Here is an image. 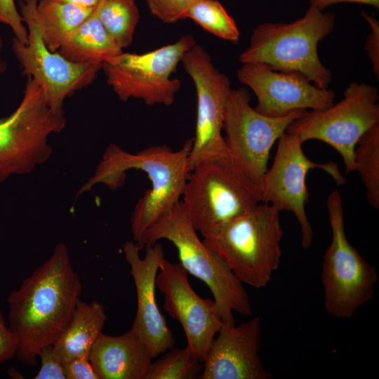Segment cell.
I'll use <instances>...</instances> for the list:
<instances>
[{
    "mask_svg": "<svg viewBox=\"0 0 379 379\" xmlns=\"http://www.w3.org/2000/svg\"><path fill=\"white\" fill-rule=\"evenodd\" d=\"M81 292V279L67 246L58 244L7 298L8 328L17 343L18 360L36 364L40 349L53 345L66 328Z\"/></svg>",
    "mask_w": 379,
    "mask_h": 379,
    "instance_id": "cell-1",
    "label": "cell"
},
{
    "mask_svg": "<svg viewBox=\"0 0 379 379\" xmlns=\"http://www.w3.org/2000/svg\"><path fill=\"white\" fill-rule=\"evenodd\" d=\"M193 138L187 139L178 150L166 145L149 146L131 154L110 143L105 149L94 174L78 190L77 198L95 185L109 190L121 187L131 169L145 172L150 182L148 189L137 201L131 217L133 241L140 248L146 231L171 210L182 197L188 178V157Z\"/></svg>",
    "mask_w": 379,
    "mask_h": 379,
    "instance_id": "cell-2",
    "label": "cell"
},
{
    "mask_svg": "<svg viewBox=\"0 0 379 379\" xmlns=\"http://www.w3.org/2000/svg\"><path fill=\"white\" fill-rule=\"evenodd\" d=\"M335 15L312 6L290 23H262L253 30L248 46L239 55L244 63H259L272 69L294 72L321 88L331 82V72L321 62L318 44L334 27Z\"/></svg>",
    "mask_w": 379,
    "mask_h": 379,
    "instance_id": "cell-3",
    "label": "cell"
},
{
    "mask_svg": "<svg viewBox=\"0 0 379 379\" xmlns=\"http://www.w3.org/2000/svg\"><path fill=\"white\" fill-rule=\"evenodd\" d=\"M161 239L171 241L178 251L182 266L209 288L224 324H235L233 312L251 315L250 297L244 284L220 255L199 239L182 201L146 231L140 250Z\"/></svg>",
    "mask_w": 379,
    "mask_h": 379,
    "instance_id": "cell-4",
    "label": "cell"
},
{
    "mask_svg": "<svg viewBox=\"0 0 379 379\" xmlns=\"http://www.w3.org/2000/svg\"><path fill=\"white\" fill-rule=\"evenodd\" d=\"M279 213L260 203L250 213L203 236L202 241L243 284L264 288L281 263L284 231Z\"/></svg>",
    "mask_w": 379,
    "mask_h": 379,
    "instance_id": "cell-5",
    "label": "cell"
},
{
    "mask_svg": "<svg viewBox=\"0 0 379 379\" xmlns=\"http://www.w3.org/2000/svg\"><path fill=\"white\" fill-rule=\"evenodd\" d=\"M182 204L202 237L255 209L258 186L230 155L206 160L189 173Z\"/></svg>",
    "mask_w": 379,
    "mask_h": 379,
    "instance_id": "cell-6",
    "label": "cell"
},
{
    "mask_svg": "<svg viewBox=\"0 0 379 379\" xmlns=\"http://www.w3.org/2000/svg\"><path fill=\"white\" fill-rule=\"evenodd\" d=\"M326 206L332 237L322 263L324 309L335 318L350 319L373 299L378 273L347 238L343 203L338 190L328 195Z\"/></svg>",
    "mask_w": 379,
    "mask_h": 379,
    "instance_id": "cell-7",
    "label": "cell"
},
{
    "mask_svg": "<svg viewBox=\"0 0 379 379\" xmlns=\"http://www.w3.org/2000/svg\"><path fill=\"white\" fill-rule=\"evenodd\" d=\"M65 114L48 107L42 90L27 79L22 98L9 115L0 117V182L29 174L53 153L49 136L66 126Z\"/></svg>",
    "mask_w": 379,
    "mask_h": 379,
    "instance_id": "cell-8",
    "label": "cell"
},
{
    "mask_svg": "<svg viewBox=\"0 0 379 379\" xmlns=\"http://www.w3.org/2000/svg\"><path fill=\"white\" fill-rule=\"evenodd\" d=\"M378 88L361 82L351 83L343 98L323 109L307 110L288 126L286 132L298 135L303 142L322 141L341 156L345 173L355 171L354 150L359 138L379 124Z\"/></svg>",
    "mask_w": 379,
    "mask_h": 379,
    "instance_id": "cell-9",
    "label": "cell"
},
{
    "mask_svg": "<svg viewBox=\"0 0 379 379\" xmlns=\"http://www.w3.org/2000/svg\"><path fill=\"white\" fill-rule=\"evenodd\" d=\"M195 44L194 36L187 34L147 53L123 51L104 62L102 69L107 84L121 101L134 98L149 106H170L181 87L180 80L171 75L185 53Z\"/></svg>",
    "mask_w": 379,
    "mask_h": 379,
    "instance_id": "cell-10",
    "label": "cell"
},
{
    "mask_svg": "<svg viewBox=\"0 0 379 379\" xmlns=\"http://www.w3.org/2000/svg\"><path fill=\"white\" fill-rule=\"evenodd\" d=\"M39 0H19L20 14L26 25L27 42L13 39L12 50L22 74L42 90L48 107L56 114H65V99L92 84L102 65L71 62L45 45L36 16Z\"/></svg>",
    "mask_w": 379,
    "mask_h": 379,
    "instance_id": "cell-11",
    "label": "cell"
},
{
    "mask_svg": "<svg viewBox=\"0 0 379 379\" xmlns=\"http://www.w3.org/2000/svg\"><path fill=\"white\" fill-rule=\"evenodd\" d=\"M303 141L294 133L285 132L278 140L276 154L270 168L258 185L260 202L279 212L293 213L301 231V246L308 249L314 232L306 214L310 194L306 177L310 170L319 168L328 173L338 186L345 183L338 166L333 161L317 163L303 152Z\"/></svg>",
    "mask_w": 379,
    "mask_h": 379,
    "instance_id": "cell-12",
    "label": "cell"
},
{
    "mask_svg": "<svg viewBox=\"0 0 379 379\" xmlns=\"http://www.w3.org/2000/svg\"><path fill=\"white\" fill-rule=\"evenodd\" d=\"M250 102L251 95L246 88L232 89L224 117V138L231 158L258 185L268 168L274 144L305 111L270 117L256 111Z\"/></svg>",
    "mask_w": 379,
    "mask_h": 379,
    "instance_id": "cell-13",
    "label": "cell"
},
{
    "mask_svg": "<svg viewBox=\"0 0 379 379\" xmlns=\"http://www.w3.org/2000/svg\"><path fill=\"white\" fill-rule=\"evenodd\" d=\"M180 63L193 81L197 98L195 135L188 157L190 172L206 160L230 155L222 131L232 88L229 78L215 67L209 54L197 43L185 53Z\"/></svg>",
    "mask_w": 379,
    "mask_h": 379,
    "instance_id": "cell-14",
    "label": "cell"
},
{
    "mask_svg": "<svg viewBox=\"0 0 379 379\" xmlns=\"http://www.w3.org/2000/svg\"><path fill=\"white\" fill-rule=\"evenodd\" d=\"M156 286L164 295L165 311L182 326L187 347L203 362L224 324L214 300L200 297L190 284L188 272L182 265L165 258L159 266Z\"/></svg>",
    "mask_w": 379,
    "mask_h": 379,
    "instance_id": "cell-15",
    "label": "cell"
},
{
    "mask_svg": "<svg viewBox=\"0 0 379 379\" xmlns=\"http://www.w3.org/2000/svg\"><path fill=\"white\" fill-rule=\"evenodd\" d=\"M237 78L255 95V109L267 117L323 109L334 103L333 91L321 88L299 74L277 71L262 64H242Z\"/></svg>",
    "mask_w": 379,
    "mask_h": 379,
    "instance_id": "cell-16",
    "label": "cell"
},
{
    "mask_svg": "<svg viewBox=\"0 0 379 379\" xmlns=\"http://www.w3.org/2000/svg\"><path fill=\"white\" fill-rule=\"evenodd\" d=\"M145 248V256L141 258L135 241H127L123 253L130 266L137 295V310L131 328L154 359L173 347L175 340L156 301V278L164 252L158 242Z\"/></svg>",
    "mask_w": 379,
    "mask_h": 379,
    "instance_id": "cell-17",
    "label": "cell"
},
{
    "mask_svg": "<svg viewBox=\"0 0 379 379\" xmlns=\"http://www.w3.org/2000/svg\"><path fill=\"white\" fill-rule=\"evenodd\" d=\"M261 333L258 317L239 326L223 324L203 361L200 378H272L260 357Z\"/></svg>",
    "mask_w": 379,
    "mask_h": 379,
    "instance_id": "cell-18",
    "label": "cell"
},
{
    "mask_svg": "<svg viewBox=\"0 0 379 379\" xmlns=\"http://www.w3.org/2000/svg\"><path fill=\"white\" fill-rule=\"evenodd\" d=\"M89 359L100 379H146L154 358L131 328L119 336L102 333L92 347Z\"/></svg>",
    "mask_w": 379,
    "mask_h": 379,
    "instance_id": "cell-19",
    "label": "cell"
},
{
    "mask_svg": "<svg viewBox=\"0 0 379 379\" xmlns=\"http://www.w3.org/2000/svg\"><path fill=\"white\" fill-rule=\"evenodd\" d=\"M106 320L102 303L95 300L88 303L79 299L68 325L53 345L57 359L64 363L78 357H89Z\"/></svg>",
    "mask_w": 379,
    "mask_h": 379,
    "instance_id": "cell-20",
    "label": "cell"
},
{
    "mask_svg": "<svg viewBox=\"0 0 379 379\" xmlns=\"http://www.w3.org/2000/svg\"><path fill=\"white\" fill-rule=\"evenodd\" d=\"M58 52L68 60L84 65H103L123 52L94 10L66 39Z\"/></svg>",
    "mask_w": 379,
    "mask_h": 379,
    "instance_id": "cell-21",
    "label": "cell"
},
{
    "mask_svg": "<svg viewBox=\"0 0 379 379\" xmlns=\"http://www.w3.org/2000/svg\"><path fill=\"white\" fill-rule=\"evenodd\" d=\"M94 8L54 0H39L36 16L46 47L56 52L68 36L93 13Z\"/></svg>",
    "mask_w": 379,
    "mask_h": 379,
    "instance_id": "cell-22",
    "label": "cell"
},
{
    "mask_svg": "<svg viewBox=\"0 0 379 379\" xmlns=\"http://www.w3.org/2000/svg\"><path fill=\"white\" fill-rule=\"evenodd\" d=\"M94 12L121 49L131 44L140 20L135 0H99Z\"/></svg>",
    "mask_w": 379,
    "mask_h": 379,
    "instance_id": "cell-23",
    "label": "cell"
},
{
    "mask_svg": "<svg viewBox=\"0 0 379 379\" xmlns=\"http://www.w3.org/2000/svg\"><path fill=\"white\" fill-rule=\"evenodd\" d=\"M355 171L366 187L368 204L379 208V124L359 138L354 150Z\"/></svg>",
    "mask_w": 379,
    "mask_h": 379,
    "instance_id": "cell-24",
    "label": "cell"
},
{
    "mask_svg": "<svg viewBox=\"0 0 379 379\" xmlns=\"http://www.w3.org/2000/svg\"><path fill=\"white\" fill-rule=\"evenodd\" d=\"M211 34L232 43H238L240 32L234 18L218 0H199L185 13Z\"/></svg>",
    "mask_w": 379,
    "mask_h": 379,
    "instance_id": "cell-25",
    "label": "cell"
},
{
    "mask_svg": "<svg viewBox=\"0 0 379 379\" xmlns=\"http://www.w3.org/2000/svg\"><path fill=\"white\" fill-rule=\"evenodd\" d=\"M187 347H172L162 357L152 361L146 379L200 378L203 365Z\"/></svg>",
    "mask_w": 379,
    "mask_h": 379,
    "instance_id": "cell-26",
    "label": "cell"
},
{
    "mask_svg": "<svg viewBox=\"0 0 379 379\" xmlns=\"http://www.w3.org/2000/svg\"><path fill=\"white\" fill-rule=\"evenodd\" d=\"M150 13L164 23L184 19L186 11L199 0H145Z\"/></svg>",
    "mask_w": 379,
    "mask_h": 379,
    "instance_id": "cell-27",
    "label": "cell"
},
{
    "mask_svg": "<svg viewBox=\"0 0 379 379\" xmlns=\"http://www.w3.org/2000/svg\"><path fill=\"white\" fill-rule=\"evenodd\" d=\"M0 23L8 25L15 39L23 43L27 42V29L14 0H0Z\"/></svg>",
    "mask_w": 379,
    "mask_h": 379,
    "instance_id": "cell-28",
    "label": "cell"
},
{
    "mask_svg": "<svg viewBox=\"0 0 379 379\" xmlns=\"http://www.w3.org/2000/svg\"><path fill=\"white\" fill-rule=\"evenodd\" d=\"M38 357L41 365L34 379H66L63 364L55 357L53 345L41 348Z\"/></svg>",
    "mask_w": 379,
    "mask_h": 379,
    "instance_id": "cell-29",
    "label": "cell"
},
{
    "mask_svg": "<svg viewBox=\"0 0 379 379\" xmlns=\"http://www.w3.org/2000/svg\"><path fill=\"white\" fill-rule=\"evenodd\" d=\"M362 17L370 27V33L367 36L364 48L372 64L375 76L379 77V22L373 16L361 11Z\"/></svg>",
    "mask_w": 379,
    "mask_h": 379,
    "instance_id": "cell-30",
    "label": "cell"
},
{
    "mask_svg": "<svg viewBox=\"0 0 379 379\" xmlns=\"http://www.w3.org/2000/svg\"><path fill=\"white\" fill-rule=\"evenodd\" d=\"M62 364L66 379H100L89 357H78Z\"/></svg>",
    "mask_w": 379,
    "mask_h": 379,
    "instance_id": "cell-31",
    "label": "cell"
},
{
    "mask_svg": "<svg viewBox=\"0 0 379 379\" xmlns=\"http://www.w3.org/2000/svg\"><path fill=\"white\" fill-rule=\"evenodd\" d=\"M16 340L0 310V364L15 356Z\"/></svg>",
    "mask_w": 379,
    "mask_h": 379,
    "instance_id": "cell-32",
    "label": "cell"
},
{
    "mask_svg": "<svg viewBox=\"0 0 379 379\" xmlns=\"http://www.w3.org/2000/svg\"><path fill=\"white\" fill-rule=\"evenodd\" d=\"M310 6L316 7L320 10L340 3H358L372 6L377 8H379V0H308Z\"/></svg>",
    "mask_w": 379,
    "mask_h": 379,
    "instance_id": "cell-33",
    "label": "cell"
},
{
    "mask_svg": "<svg viewBox=\"0 0 379 379\" xmlns=\"http://www.w3.org/2000/svg\"><path fill=\"white\" fill-rule=\"evenodd\" d=\"M58 1L67 2L89 8H95L99 0H54Z\"/></svg>",
    "mask_w": 379,
    "mask_h": 379,
    "instance_id": "cell-34",
    "label": "cell"
},
{
    "mask_svg": "<svg viewBox=\"0 0 379 379\" xmlns=\"http://www.w3.org/2000/svg\"><path fill=\"white\" fill-rule=\"evenodd\" d=\"M3 46V40L1 36H0V76L2 75L6 69V63L2 57Z\"/></svg>",
    "mask_w": 379,
    "mask_h": 379,
    "instance_id": "cell-35",
    "label": "cell"
}]
</instances>
